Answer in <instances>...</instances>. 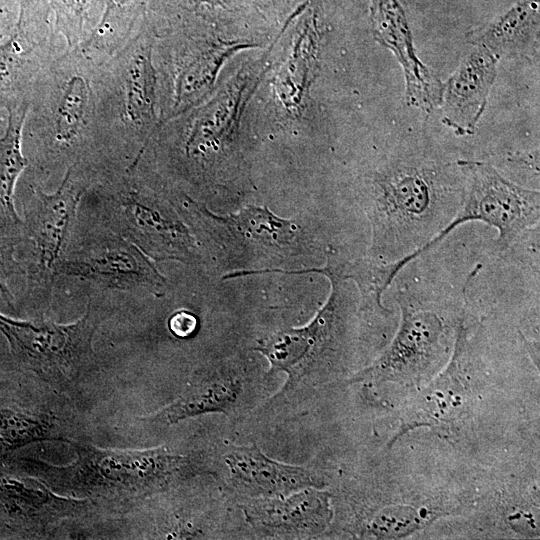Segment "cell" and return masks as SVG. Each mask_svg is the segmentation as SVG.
<instances>
[{"label": "cell", "mask_w": 540, "mask_h": 540, "mask_svg": "<svg viewBox=\"0 0 540 540\" xmlns=\"http://www.w3.org/2000/svg\"><path fill=\"white\" fill-rule=\"evenodd\" d=\"M77 460L68 467L43 464L48 483L62 490L116 505L161 492L189 471V460L161 446L109 450L74 444Z\"/></svg>", "instance_id": "cell-3"}, {"label": "cell", "mask_w": 540, "mask_h": 540, "mask_svg": "<svg viewBox=\"0 0 540 540\" xmlns=\"http://www.w3.org/2000/svg\"><path fill=\"white\" fill-rule=\"evenodd\" d=\"M168 328L175 337L189 338L197 332L198 319L189 311L179 310L170 316Z\"/></svg>", "instance_id": "cell-23"}, {"label": "cell", "mask_w": 540, "mask_h": 540, "mask_svg": "<svg viewBox=\"0 0 540 540\" xmlns=\"http://www.w3.org/2000/svg\"><path fill=\"white\" fill-rule=\"evenodd\" d=\"M361 261H362V260H361ZM361 261H360V262H361ZM359 264H360V263H359ZM359 264H358V266H359ZM358 266H357V268H358ZM356 274H357V270H356ZM355 283H356V275H355ZM356 285H357V284H356ZM357 288H358V287H357ZM358 290H359V289H358ZM359 292H360V291H359ZM360 294H361V293H360ZM361 296H362V295H361ZM362 297H363V296H362ZM363 298H364V297H363ZM364 299H365V298H364ZM365 300H366V299H365ZM367 301H368V300H367ZM369 302H370V301H369ZM371 303H372V302H371ZM381 303H382V302H381ZM381 303H379V304H381ZM373 304H375V303H373Z\"/></svg>", "instance_id": "cell-28"}, {"label": "cell", "mask_w": 540, "mask_h": 540, "mask_svg": "<svg viewBox=\"0 0 540 540\" xmlns=\"http://www.w3.org/2000/svg\"><path fill=\"white\" fill-rule=\"evenodd\" d=\"M265 1H270V0H265Z\"/></svg>", "instance_id": "cell-30"}, {"label": "cell", "mask_w": 540, "mask_h": 540, "mask_svg": "<svg viewBox=\"0 0 540 540\" xmlns=\"http://www.w3.org/2000/svg\"><path fill=\"white\" fill-rule=\"evenodd\" d=\"M26 110H9L6 132L0 138V212L14 221L18 216L14 207V189L17 179L27 165L22 154L21 136Z\"/></svg>", "instance_id": "cell-17"}, {"label": "cell", "mask_w": 540, "mask_h": 540, "mask_svg": "<svg viewBox=\"0 0 540 540\" xmlns=\"http://www.w3.org/2000/svg\"><path fill=\"white\" fill-rule=\"evenodd\" d=\"M55 272L79 277L106 288L158 291L164 277L134 244L115 241L74 260L58 263Z\"/></svg>", "instance_id": "cell-10"}, {"label": "cell", "mask_w": 540, "mask_h": 540, "mask_svg": "<svg viewBox=\"0 0 540 540\" xmlns=\"http://www.w3.org/2000/svg\"><path fill=\"white\" fill-rule=\"evenodd\" d=\"M499 59L473 46L443 84L441 121L458 136L474 133L497 77Z\"/></svg>", "instance_id": "cell-9"}, {"label": "cell", "mask_w": 540, "mask_h": 540, "mask_svg": "<svg viewBox=\"0 0 540 540\" xmlns=\"http://www.w3.org/2000/svg\"><path fill=\"white\" fill-rule=\"evenodd\" d=\"M481 267L477 264L469 272L456 297L415 286L399 289L395 298L401 313L397 332L383 353L352 381L408 387L437 374L451 358L458 329L467 316V289Z\"/></svg>", "instance_id": "cell-2"}, {"label": "cell", "mask_w": 540, "mask_h": 540, "mask_svg": "<svg viewBox=\"0 0 540 540\" xmlns=\"http://www.w3.org/2000/svg\"><path fill=\"white\" fill-rule=\"evenodd\" d=\"M10 12L6 9L0 8V43L9 30L14 27L12 24Z\"/></svg>", "instance_id": "cell-27"}, {"label": "cell", "mask_w": 540, "mask_h": 540, "mask_svg": "<svg viewBox=\"0 0 540 540\" xmlns=\"http://www.w3.org/2000/svg\"><path fill=\"white\" fill-rule=\"evenodd\" d=\"M362 259L363 258L355 259V260H351V261H346V262H342V264H341V274H342V276L347 280H352L355 285H356V283H355V275H356L357 266H358V264L360 263V261ZM356 287H357V285H356ZM358 294H359V299H360V306L364 310L369 311V312H373V313H377V314H383V313L386 314V313H388L390 311L383 305V303H381V304H373V303L365 300L361 296L359 290H358Z\"/></svg>", "instance_id": "cell-25"}, {"label": "cell", "mask_w": 540, "mask_h": 540, "mask_svg": "<svg viewBox=\"0 0 540 540\" xmlns=\"http://www.w3.org/2000/svg\"><path fill=\"white\" fill-rule=\"evenodd\" d=\"M371 31L400 63L409 106L430 112L439 107L443 84L417 56L405 11L399 0H371Z\"/></svg>", "instance_id": "cell-7"}, {"label": "cell", "mask_w": 540, "mask_h": 540, "mask_svg": "<svg viewBox=\"0 0 540 540\" xmlns=\"http://www.w3.org/2000/svg\"><path fill=\"white\" fill-rule=\"evenodd\" d=\"M124 120L136 128H149L156 121V72L149 47L131 57L125 73Z\"/></svg>", "instance_id": "cell-16"}, {"label": "cell", "mask_w": 540, "mask_h": 540, "mask_svg": "<svg viewBox=\"0 0 540 540\" xmlns=\"http://www.w3.org/2000/svg\"><path fill=\"white\" fill-rule=\"evenodd\" d=\"M196 50L177 73L171 116L187 111L206 96L224 62L239 50L252 47L247 40L212 37Z\"/></svg>", "instance_id": "cell-15"}, {"label": "cell", "mask_w": 540, "mask_h": 540, "mask_svg": "<svg viewBox=\"0 0 540 540\" xmlns=\"http://www.w3.org/2000/svg\"><path fill=\"white\" fill-rule=\"evenodd\" d=\"M99 316L89 306L71 324L49 320L21 321L0 314V331L13 355L28 369L54 384L75 381L92 360V339Z\"/></svg>", "instance_id": "cell-5"}, {"label": "cell", "mask_w": 540, "mask_h": 540, "mask_svg": "<svg viewBox=\"0 0 540 540\" xmlns=\"http://www.w3.org/2000/svg\"><path fill=\"white\" fill-rule=\"evenodd\" d=\"M463 178V203L476 221L498 230L495 250L505 252L527 230L538 227L540 194L508 180L490 163L456 162Z\"/></svg>", "instance_id": "cell-6"}, {"label": "cell", "mask_w": 540, "mask_h": 540, "mask_svg": "<svg viewBox=\"0 0 540 540\" xmlns=\"http://www.w3.org/2000/svg\"><path fill=\"white\" fill-rule=\"evenodd\" d=\"M187 4L198 8H221L225 10H231L237 8L242 3V0H185Z\"/></svg>", "instance_id": "cell-26"}, {"label": "cell", "mask_w": 540, "mask_h": 540, "mask_svg": "<svg viewBox=\"0 0 540 540\" xmlns=\"http://www.w3.org/2000/svg\"><path fill=\"white\" fill-rule=\"evenodd\" d=\"M82 193L83 188L72 179V168L55 192L35 190L38 204L32 218V236L42 271L55 270Z\"/></svg>", "instance_id": "cell-13"}, {"label": "cell", "mask_w": 540, "mask_h": 540, "mask_svg": "<svg viewBox=\"0 0 540 540\" xmlns=\"http://www.w3.org/2000/svg\"><path fill=\"white\" fill-rule=\"evenodd\" d=\"M463 178L417 159L390 160L374 170L362 194L371 229L368 258L389 288L414 254L436 237L463 203Z\"/></svg>", "instance_id": "cell-1"}, {"label": "cell", "mask_w": 540, "mask_h": 540, "mask_svg": "<svg viewBox=\"0 0 540 540\" xmlns=\"http://www.w3.org/2000/svg\"><path fill=\"white\" fill-rule=\"evenodd\" d=\"M325 275L330 295L314 318L300 328H287L258 341L254 350L269 361L268 376L286 373L285 389L294 388L305 377L334 369L342 362L348 332L360 310V300L329 264L309 270Z\"/></svg>", "instance_id": "cell-4"}, {"label": "cell", "mask_w": 540, "mask_h": 540, "mask_svg": "<svg viewBox=\"0 0 540 540\" xmlns=\"http://www.w3.org/2000/svg\"><path fill=\"white\" fill-rule=\"evenodd\" d=\"M146 0H106L102 15L87 43H116L126 37Z\"/></svg>", "instance_id": "cell-20"}, {"label": "cell", "mask_w": 540, "mask_h": 540, "mask_svg": "<svg viewBox=\"0 0 540 540\" xmlns=\"http://www.w3.org/2000/svg\"><path fill=\"white\" fill-rule=\"evenodd\" d=\"M58 26L69 39L77 37L98 0H49Z\"/></svg>", "instance_id": "cell-22"}, {"label": "cell", "mask_w": 540, "mask_h": 540, "mask_svg": "<svg viewBox=\"0 0 540 540\" xmlns=\"http://www.w3.org/2000/svg\"><path fill=\"white\" fill-rule=\"evenodd\" d=\"M124 212L129 222L133 235L138 241L149 244L154 237H167L180 241L184 236L179 226H175L170 220L162 216L155 206L142 201L140 198L131 197L124 203Z\"/></svg>", "instance_id": "cell-19"}, {"label": "cell", "mask_w": 540, "mask_h": 540, "mask_svg": "<svg viewBox=\"0 0 540 540\" xmlns=\"http://www.w3.org/2000/svg\"><path fill=\"white\" fill-rule=\"evenodd\" d=\"M25 23L19 13L10 36L0 44V90L8 87L18 71L23 58Z\"/></svg>", "instance_id": "cell-21"}, {"label": "cell", "mask_w": 540, "mask_h": 540, "mask_svg": "<svg viewBox=\"0 0 540 540\" xmlns=\"http://www.w3.org/2000/svg\"><path fill=\"white\" fill-rule=\"evenodd\" d=\"M246 400V382L227 367L197 373L178 398L152 415L158 424H176L188 418L210 414L237 412Z\"/></svg>", "instance_id": "cell-12"}, {"label": "cell", "mask_w": 540, "mask_h": 540, "mask_svg": "<svg viewBox=\"0 0 540 540\" xmlns=\"http://www.w3.org/2000/svg\"><path fill=\"white\" fill-rule=\"evenodd\" d=\"M13 246L9 243L0 242V292L9 302L10 293L7 288L6 280L9 275L17 270V263L13 257Z\"/></svg>", "instance_id": "cell-24"}, {"label": "cell", "mask_w": 540, "mask_h": 540, "mask_svg": "<svg viewBox=\"0 0 540 540\" xmlns=\"http://www.w3.org/2000/svg\"><path fill=\"white\" fill-rule=\"evenodd\" d=\"M310 487L285 496L253 498L242 511L246 521L268 536L303 538L327 529L332 519L330 495Z\"/></svg>", "instance_id": "cell-8"}, {"label": "cell", "mask_w": 540, "mask_h": 540, "mask_svg": "<svg viewBox=\"0 0 540 540\" xmlns=\"http://www.w3.org/2000/svg\"><path fill=\"white\" fill-rule=\"evenodd\" d=\"M6 1H9V0H0V3H4V2H6Z\"/></svg>", "instance_id": "cell-29"}, {"label": "cell", "mask_w": 540, "mask_h": 540, "mask_svg": "<svg viewBox=\"0 0 540 540\" xmlns=\"http://www.w3.org/2000/svg\"><path fill=\"white\" fill-rule=\"evenodd\" d=\"M224 462L232 485L252 498L285 496L324 485L308 469L273 460L255 444L230 448Z\"/></svg>", "instance_id": "cell-11"}, {"label": "cell", "mask_w": 540, "mask_h": 540, "mask_svg": "<svg viewBox=\"0 0 540 540\" xmlns=\"http://www.w3.org/2000/svg\"><path fill=\"white\" fill-rule=\"evenodd\" d=\"M539 0H518L492 21L471 30L467 41L499 60L530 57L539 51Z\"/></svg>", "instance_id": "cell-14"}, {"label": "cell", "mask_w": 540, "mask_h": 540, "mask_svg": "<svg viewBox=\"0 0 540 540\" xmlns=\"http://www.w3.org/2000/svg\"><path fill=\"white\" fill-rule=\"evenodd\" d=\"M90 100V87L85 78L76 75L69 79L55 114V137L69 143L76 138L85 123Z\"/></svg>", "instance_id": "cell-18"}]
</instances>
